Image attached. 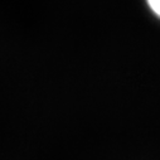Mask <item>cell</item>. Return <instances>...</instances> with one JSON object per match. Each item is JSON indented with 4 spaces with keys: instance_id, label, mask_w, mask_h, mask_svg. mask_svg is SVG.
I'll use <instances>...</instances> for the list:
<instances>
[{
    "instance_id": "obj_1",
    "label": "cell",
    "mask_w": 160,
    "mask_h": 160,
    "mask_svg": "<svg viewBox=\"0 0 160 160\" xmlns=\"http://www.w3.org/2000/svg\"><path fill=\"white\" fill-rule=\"evenodd\" d=\"M148 3L152 9V12L160 17V0H148Z\"/></svg>"
}]
</instances>
